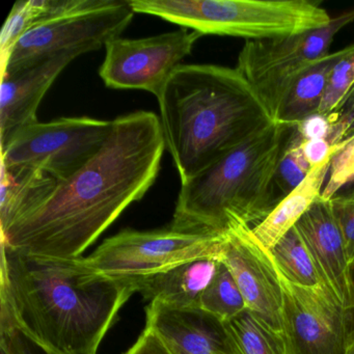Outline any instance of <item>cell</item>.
Segmentation results:
<instances>
[{
    "label": "cell",
    "instance_id": "obj_3",
    "mask_svg": "<svg viewBox=\"0 0 354 354\" xmlns=\"http://www.w3.org/2000/svg\"><path fill=\"white\" fill-rule=\"evenodd\" d=\"M157 99L165 146L181 183L273 123L236 68L181 65Z\"/></svg>",
    "mask_w": 354,
    "mask_h": 354
},
{
    "label": "cell",
    "instance_id": "obj_32",
    "mask_svg": "<svg viewBox=\"0 0 354 354\" xmlns=\"http://www.w3.org/2000/svg\"><path fill=\"white\" fill-rule=\"evenodd\" d=\"M0 347L13 348L18 354H36L34 346L26 341L16 328L0 329Z\"/></svg>",
    "mask_w": 354,
    "mask_h": 354
},
{
    "label": "cell",
    "instance_id": "obj_31",
    "mask_svg": "<svg viewBox=\"0 0 354 354\" xmlns=\"http://www.w3.org/2000/svg\"><path fill=\"white\" fill-rule=\"evenodd\" d=\"M125 354H175L162 337L150 327H145L142 335Z\"/></svg>",
    "mask_w": 354,
    "mask_h": 354
},
{
    "label": "cell",
    "instance_id": "obj_5",
    "mask_svg": "<svg viewBox=\"0 0 354 354\" xmlns=\"http://www.w3.org/2000/svg\"><path fill=\"white\" fill-rule=\"evenodd\" d=\"M136 13L182 28L248 41L271 40L325 28L333 17L310 0H130Z\"/></svg>",
    "mask_w": 354,
    "mask_h": 354
},
{
    "label": "cell",
    "instance_id": "obj_29",
    "mask_svg": "<svg viewBox=\"0 0 354 354\" xmlns=\"http://www.w3.org/2000/svg\"><path fill=\"white\" fill-rule=\"evenodd\" d=\"M345 142L333 146L328 140H302L301 149L304 157L312 169L330 160L333 155L341 150Z\"/></svg>",
    "mask_w": 354,
    "mask_h": 354
},
{
    "label": "cell",
    "instance_id": "obj_33",
    "mask_svg": "<svg viewBox=\"0 0 354 354\" xmlns=\"http://www.w3.org/2000/svg\"><path fill=\"white\" fill-rule=\"evenodd\" d=\"M344 354H354V327L350 329L349 333H348Z\"/></svg>",
    "mask_w": 354,
    "mask_h": 354
},
{
    "label": "cell",
    "instance_id": "obj_20",
    "mask_svg": "<svg viewBox=\"0 0 354 354\" xmlns=\"http://www.w3.org/2000/svg\"><path fill=\"white\" fill-rule=\"evenodd\" d=\"M113 0H28L17 1L1 32V53H9L26 32L40 24L111 5Z\"/></svg>",
    "mask_w": 354,
    "mask_h": 354
},
{
    "label": "cell",
    "instance_id": "obj_8",
    "mask_svg": "<svg viewBox=\"0 0 354 354\" xmlns=\"http://www.w3.org/2000/svg\"><path fill=\"white\" fill-rule=\"evenodd\" d=\"M130 0H113L98 9L66 16L32 28L3 61V77L38 65L62 53L82 55L119 38L133 19Z\"/></svg>",
    "mask_w": 354,
    "mask_h": 354
},
{
    "label": "cell",
    "instance_id": "obj_7",
    "mask_svg": "<svg viewBox=\"0 0 354 354\" xmlns=\"http://www.w3.org/2000/svg\"><path fill=\"white\" fill-rule=\"evenodd\" d=\"M354 22V9L333 17L323 28L271 40L248 41L236 70L254 91L274 122L296 78L317 59L328 55L335 37Z\"/></svg>",
    "mask_w": 354,
    "mask_h": 354
},
{
    "label": "cell",
    "instance_id": "obj_1",
    "mask_svg": "<svg viewBox=\"0 0 354 354\" xmlns=\"http://www.w3.org/2000/svg\"><path fill=\"white\" fill-rule=\"evenodd\" d=\"M165 148L154 113L117 118L100 151L59 182L42 206L1 234L0 244L32 256L80 258L132 203L144 198L158 176Z\"/></svg>",
    "mask_w": 354,
    "mask_h": 354
},
{
    "label": "cell",
    "instance_id": "obj_28",
    "mask_svg": "<svg viewBox=\"0 0 354 354\" xmlns=\"http://www.w3.org/2000/svg\"><path fill=\"white\" fill-rule=\"evenodd\" d=\"M330 117L333 130L328 140L333 146L354 136V84Z\"/></svg>",
    "mask_w": 354,
    "mask_h": 354
},
{
    "label": "cell",
    "instance_id": "obj_2",
    "mask_svg": "<svg viewBox=\"0 0 354 354\" xmlns=\"http://www.w3.org/2000/svg\"><path fill=\"white\" fill-rule=\"evenodd\" d=\"M0 323L45 354H97L120 310L134 293V279L107 277L84 256H32L1 244Z\"/></svg>",
    "mask_w": 354,
    "mask_h": 354
},
{
    "label": "cell",
    "instance_id": "obj_10",
    "mask_svg": "<svg viewBox=\"0 0 354 354\" xmlns=\"http://www.w3.org/2000/svg\"><path fill=\"white\" fill-rule=\"evenodd\" d=\"M200 32L180 28L144 39H113L107 43L100 77L111 88H133L158 98L171 74L190 55Z\"/></svg>",
    "mask_w": 354,
    "mask_h": 354
},
{
    "label": "cell",
    "instance_id": "obj_11",
    "mask_svg": "<svg viewBox=\"0 0 354 354\" xmlns=\"http://www.w3.org/2000/svg\"><path fill=\"white\" fill-rule=\"evenodd\" d=\"M221 262L235 279L246 308L277 330L286 331L281 277L270 250L252 233V227H229Z\"/></svg>",
    "mask_w": 354,
    "mask_h": 354
},
{
    "label": "cell",
    "instance_id": "obj_14",
    "mask_svg": "<svg viewBox=\"0 0 354 354\" xmlns=\"http://www.w3.org/2000/svg\"><path fill=\"white\" fill-rule=\"evenodd\" d=\"M80 55L62 53L34 67L3 77L0 88V142L1 152L18 134L37 123V109L57 76Z\"/></svg>",
    "mask_w": 354,
    "mask_h": 354
},
{
    "label": "cell",
    "instance_id": "obj_36",
    "mask_svg": "<svg viewBox=\"0 0 354 354\" xmlns=\"http://www.w3.org/2000/svg\"><path fill=\"white\" fill-rule=\"evenodd\" d=\"M352 184H354V182H353V183H352ZM352 184H351V185H352Z\"/></svg>",
    "mask_w": 354,
    "mask_h": 354
},
{
    "label": "cell",
    "instance_id": "obj_25",
    "mask_svg": "<svg viewBox=\"0 0 354 354\" xmlns=\"http://www.w3.org/2000/svg\"><path fill=\"white\" fill-rule=\"evenodd\" d=\"M354 84V44L350 51L337 64L325 90L318 113L329 115L335 111L339 103Z\"/></svg>",
    "mask_w": 354,
    "mask_h": 354
},
{
    "label": "cell",
    "instance_id": "obj_6",
    "mask_svg": "<svg viewBox=\"0 0 354 354\" xmlns=\"http://www.w3.org/2000/svg\"><path fill=\"white\" fill-rule=\"evenodd\" d=\"M227 233L194 234L171 227L154 231L124 230L84 257L97 272L138 279L201 259L221 261Z\"/></svg>",
    "mask_w": 354,
    "mask_h": 354
},
{
    "label": "cell",
    "instance_id": "obj_27",
    "mask_svg": "<svg viewBox=\"0 0 354 354\" xmlns=\"http://www.w3.org/2000/svg\"><path fill=\"white\" fill-rule=\"evenodd\" d=\"M335 221L345 244L348 261L354 267V184L346 194H337L329 200Z\"/></svg>",
    "mask_w": 354,
    "mask_h": 354
},
{
    "label": "cell",
    "instance_id": "obj_30",
    "mask_svg": "<svg viewBox=\"0 0 354 354\" xmlns=\"http://www.w3.org/2000/svg\"><path fill=\"white\" fill-rule=\"evenodd\" d=\"M296 128L304 140H328L333 123L329 115L315 113L298 123Z\"/></svg>",
    "mask_w": 354,
    "mask_h": 354
},
{
    "label": "cell",
    "instance_id": "obj_15",
    "mask_svg": "<svg viewBox=\"0 0 354 354\" xmlns=\"http://www.w3.org/2000/svg\"><path fill=\"white\" fill-rule=\"evenodd\" d=\"M146 326L156 331L175 354H233L225 323L201 308L150 302Z\"/></svg>",
    "mask_w": 354,
    "mask_h": 354
},
{
    "label": "cell",
    "instance_id": "obj_19",
    "mask_svg": "<svg viewBox=\"0 0 354 354\" xmlns=\"http://www.w3.org/2000/svg\"><path fill=\"white\" fill-rule=\"evenodd\" d=\"M350 51V46L328 53L310 64L296 78L277 111L274 122L297 125L306 118L318 113L328 84L337 64Z\"/></svg>",
    "mask_w": 354,
    "mask_h": 354
},
{
    "label": "cell",
    "instance_id": "obj_35",
    "mask_svg": "<svg viewBox=\"0 0 354 354\" xmlns=\"http://www.w3.org/2000/svg\"><path fill=\"white\" fill-rule=\"evenodd\" d=\"M353 273H354V267H353Z\"/></svg>",
    "mask_w": 354,
    "mask_h": 354
},
{
    "label": "cell",
    "instance_id": "obj_23",
    "mask_svg": "<svg viewBox=\"0 0 354 354\" xmlns=\"http://www.w3.org/2000/svg\"><path fill=\"white\" fill-rule=\"evenodd\" d=\"M198 308L223 323L248 310L235 279L221 261L214 277L201 295Z\"/></svg>",
    "mask_w": 354,
    "mask_h": 354
},
{
    "label": "cell",
    "instance_id": "obj_12",
    "mask_svg": "<svg viewBox=\"0 0 354 354\" xmlns=\"http://www.w3.org/2000/svg\"><path fill=\"white\" fill-rule=\"evenodd\" d=\"M279 277L285 329L293 353L344 354L350 313L322 288L300 287L281 273Z\"/></svg>",
    "mask_w": 354,
    "mask_h": 354
},
{
    "label": "cell",
    "instance_id": "obj_16",
    "mask_svg": "<svg viewBox=\"0 0 354 354\" xmlns=\"http://www.w3.org/2000/svg\"><path fill=\"white\" fill-rule=\"evenodd\" d=\"M218 260L201 259L136 281L138 293L173 308H198L204 290L216 273Z\"/></svg>",
    "mask_w": 354,
    "mask_h": 354
},
{
    "label": "cell",
    "instance_id": "obj_13",
    "mask_svg": "<svg viewBox=\"0 0 354 354\" xmlns=\"http://www.w3.org/2000/svg\"><path fill=\"white\" fill-rule=\"evenodd\" d=\"M323 290L346 310L354 312V273L329 201L321 198L296 223Z\"/></svg>",
    "mask_w": 354,
    "mask_h": 354
},
{
    "label": "cell",
    "instance_id": "obj_17",
    "mask_svg": "<svg viewBox=\"0 0 354 354\" xmlns=\"http://www.w3.org/2000/svg\"><path fill=\"white\" fill-rule=\"evenodd\" d=\"M57 180L30 167H1L0 227L1 234L44 204L57 188Z\"/></svg>",
    "mask_w": 354,
    "mask_h": 354
},
{
    "label": "cell",
    "instance_id": "obj_4",
    "mask_svg": "<svg viewBox=\"0 0 354 354\" xmlns=\"http://www.w3.org/2000/svg\"><path fill=\"white\" fill-rule=\"evenodd\" d=\"M295 132L296 125L273 122L181 183L169 227L223 234L234 225L260 223L277 205L273 179Z\"/></svg>",
    "mask_w": 354,
    "mask_h": 354
},
{
    "label": "cell",
    "instance_id": "obj_34",
    "mask_svg": "<svg viewBox=\"0 0 354 354\" xmlns=\"http://www.w3.org/2000/svg\"><path fill=\"white\" fill-rule=\"evenodd\" d=\"M1 354H18L17 352L15 351V350L13 349V348H3V349H1Z\"/></svg>",
    "mask_w": 354,
    "mask_h": 354
},
{
    "label": "cell",
    "instance_id": "obj_22",
    "mask_svg": "<svg viewBox=\"0 0 354 354\" xmlns=\"http://www.w3.org/2000/svg\"><path fill=\"white\" fill-rule=\"evenodd\" d=\"M270 252L277 270L290 283L300 287L322 288L312 258L295 227L273 246Z\"/></svg>",
    "mask_w": 354,
    "mask_h": 354
},
{
    "label": "cell",
    "instance_id": "obj_21",
    "mask_svg": "<svg viewBox=\"0 0 354 354\" xmlns=\"http://www.w3.org/2000/svg\"><path fill=\"white\" fill-rule=\"evenodd\" d=\"M225 324L233 354H294L286 331L277 330L250 310Z\"/></svg>",
    "mask_w": 354,
    "mask_h": 354
},
{
    "label": "cell",
    "instance_id": "obj_18",
    "mask_svg": "<svg viewBox=\"0 0 354 354\" xmlns=\"http://www.w3.org/2000/svg\"><path fill=\"white\" fill-rule=\"evenodd\" d=\"M331 159L310 169L306 179L293 192L283 198L260 223L252 227V233L267 250H272L321 198Z\"/></svg>",
    "mask_w": 354,
    "mask_h": 354
},
{
    "label": "cell",
    "instance_id": "obj_9",
    "mask_svg": "<svg viewBox=\"0 0 354 354\" xmlns=\"http://www.w3.org/2000/svg\"><path fill=\"white\" fill-rule=\"evenodd\" d=\"M111 129L113 121L86 117L37 122L22 130L1 152V163L36 167L57 182L65 181L100 151Z\"/></svg>",
    "mask_w": 354,
    "mask_h": 354
},
{
    "label": "cell",
    "instance_id": "obj_26",
    "mask_svg": "<svg viewBox=\"0 0 354 354\" xmlns=\"http://www.w3.org/2000/svg\"><path fill=\"white\" fill-rule=\"evenodd\" d=\"M354 182V136L346 140L341 150L331 159L328 176L321 194V200L329 201L345 186Z\"/></svg>",
    "mask_w": 354,
    "mask_h": 354
},
{
    "label": "cell",
    "instance_id": "obj_24",
    "mask_svg": "<svg viewBox=\"0 0 354 354\" xmlns=\"http://www.w3.org/2000/svg\"><path fill=\"white\" fill-rule=\"evenodd\" d=\"M302 140L296 128L295 134L277 165L273 179V192L277 204L293 192L312 169L302 152Z\"/></svg>",
    "mask_w": 354,
    "mask_h": 354
}]
</instances>
